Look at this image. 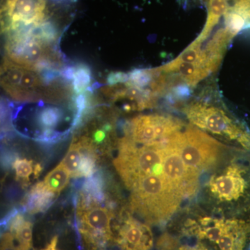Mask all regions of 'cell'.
<instances>
[{"label":"cell","instance_id":"obj_18","mask_svg":"<svg viewBox=\"0 0 250 250\" xmlns=\"http://www.w3.org/2000/svg\"><path fill=\"white\" fill-rule=\"evenodd\" d=\"M1 250H25L12 233H6L1 236Z\"/></svg>","mask_w":250,"mask_h":250},{"label":"cell","instance_id":"obj_11","mask_svg":"<svg viewBox=\"0 0 250 250\" xmlns=\"http://www.w3.org/2000/svg\"><path fill=\"white\" fill-rule=\"evenodd\" d=\"M54 195L55 193L48 190L44 182L36 184L26 197L24 210L31 214L45 211L53 203Z\"/></svg>","mask_w":250,"mask_h":250},{"label":"cell","instance_id":"obj_8","mask_svg":"<svg viewBox=\"0 0 250 250\" xmlns=\"http://www.w3.org/2000/svg\"><path fill=\"white\" fill-rule=\"evenodd\" d=\"M250 237V217L225 219L221 235L215 242L220 250H244Z\"/></svg>","mask_w":250,"mask_h":250},{"label":"cell","instance_id":"obj_16","mask_svg":"<svg viewBox=\"0 0 250 250\" xmlns=\"http://www.w3.org/2000/svg\"><path fill=\"white\" fill-rule=\"evenodd\" d=\"M32 223L25 221L13 234L17 238L25 250H29L32 244Z\"/></svg>","mask_w":250,"mask_h":250},{"label":"cell","instance_id":"obj_4","mask_svg":"<svg viewBox=\"0 0 250 250\" xmlns=\"http://www.w3.org/2000/svg\"><path fill=\"white\" fill-rule=\"evenodd\" d=\"M1 15L6 39L31 34L50 22L47 0H1Z\"/></svg>","mask_w":250,"mask_h":250},{"label":"cell","instance_id":"obj_9","mask_svg":"<svg viewBox=\"0 0 250 250\" xmlns=\"http://www.w3.org/2000/svg\"><path fill=\"white\" fill-rule=\"evenodd\" d=\"M118 242L123 250H149L154 245V238L147 225L128 218L120 229Z\"/></svg>","mask_w":250,"mask_h":250},{"label":"cell","instance_id":"obj_19","mask_svg":"<svg viewBox=\"0 0 250 250\" xmlns=\"http://www.w3.org/2000/svg\"><path fill=\"white\" fill-rule=\"evenodd\" d=\"M234 4L231 9L242 15L247 21L250 19V0H233Z\"/></svg>","mask_w":250,"mask_h":250},{"label":"cell","instance_id":"obj_1","mask_svg":"<svg viewBox=\"0 0 250 250\" xmlns=\"http://www.w3.org/2000/svg\"><path fill=\"white\" fill-rule=\"evenodd\" d=\"M131 190V209L146 223H165L184 200L165 173L143 177Z\"/></svg>","mask_w":250,"mask_h":250},{"label":"cell","instance_id":"obj_6","mask_svg":"<svg viewBox=\"0 0 250 250\" xmlns=\"http://www.w3.org/2000/svg\"><path fill=\"white\" fill-rule=\"evenodd\" d=\"M184 124L177 118L151 114L133 118L126 128V137L141 146H155L182 131Z\"/></svg>","mask_w":250,"mask_h":250},{"label":"cell","instance_id":"obj_13","mask_svg":"<svg viewBox=\"0 0 250 250\" xmlns=\"http://www.w3.org/2000/svg\"><path fill=\"white\" fill-rule=\"evenodd\" d=\"M70 176L67 169L61 164L46 176L44 183L50 191L59 193L68 184Z\"/></svg>","mask_w":250,"mask_h":250},{"label":"cell","instance_id":"obj_14","mask_svg":"<svg viewBox=\"0 0 250 250\" xmlns=\"http://www.w3.org/2000/svg\"><path fill=\"white\" fill-rule=\"evenodd\" d=\"M82 156V149H81L80 143L78 141H75L72 143L66 155L61 163L67 169L72 177L77 178Z\"/></svg>","mask_w":250,"mask_h":250},{"label":"cell","instance_id":"obj_3","mask_svg":"<svg viewBox=\"0 0 250 250\" xmlns=\"http://www.w3.org/2000/svg\"><path fill=\"white\" fill-rule=\"evenodd\" d=\"M188 120L202 131L233 141L250 151V133L221 108L202 102H193L184 108Z\"/></svg>","mask_w":250,"mask_h":250},{"label":"cell","instance_id":"obj_15","mask_svg":"<svg viewBox=\"0 0 250 250\" xmlns=\"http://www.w3.org/2000/svg\"><path fill=\"white\" fill-rule=\"evenodd\" d=\"M91 82L89 69L80 65L72 67V83L77 95H82L88 88Z\"/></svg>","mask_w":250,"mask_h":250},{"label":"cell","instance_id":"obj_5","mask_svg":"<svg viewBox=\"0 0 250 250\" xmlns=\"http://www.w3.org/2000/svg\"><path fill=\"white\" fill-rule=\"evenodd\" d=\"M210 193L220 202H250V159L232 162L208 183Z\"/></svg>","mask_w":250,"mask_h":250},{"label":"cell","instance_id":"obj_7","mask_svg":"<svg viewBox=\"0 0 250 250\" xmlns=\"http://www.w3.org/2000/svg\"><path fill=\"white\" fill-rule=\"evenodd\" d=\"M80 231L85 241L94 250L103 248L112 238L111 229L113 214L106 208L99 205L79 207Z\"/></svg>","mask_w":250,"mask_h":250},{"label":"cell","instance_id":"obj_10","mask_svg":"<svg viewBox=\"0 0 250 250\" xmlns=\"http://www.w3.org/2000/svg\"><path fill=\"white\" fill-rule=\"evenodd\" d=\"M160 69L164 73L177 75L186 85L190 87L195 86L211 74L205 67L197 64L181 62L177 59L160 67Z\"/></svg>","mask_w":250,"mask_h":250},{"label":"cell","instance_id":"obj_21","mask_svg":"<svg viewBox=\"0 0 250 250\" xmlns=\"http://www.w3.org/2000/svg\"><path fill=\"white\" fill-rule=\"evenodd\" d=\"M58 243V237L54 236L50 243L47 245L45 249L42 250H57V246Z\"/></svg>","mask_w":250,"mask_h":250},{"label":"cell","instance_id":"obj_2","mask_svg":"<svg viewBox=\"0 0 250 250\" xmlns=\"http://www.w3.org/2000/svg\"><path fill=\"white\" fill-rule=\"evenodd\" d=\"M174 145L186 165L199 172L218 165L225 147L214 138L192 125L171 136Z\"/></svg>","mask_w":250,"mask_h":250},{"label":"cell","instance_id":"obj_12","mask_svg":"<svg viewBox=\"0 0 250 250\" xmlns=\"http://www.w3.org/2000/svg\"><path fill=\"white\" fill-rule=\"evenodd\" d=\"M229 0H208V16L207 22L201 34L197 38L195 42L201 44L208 39L213 27L218 24L220 18L225 16L228 11Z\"/></svg>","mask_w":250,"mask_h":250},{"label":"cell","instance_id":"obj_17","mask_svg":"<svg viewBox=\"0 0 250 250\" xmlns=\"http://www.w3.org/2000/svg\"><path fill=\"white\" fill-rule=\"evenodd\" d=\"M13 167L16 171L18 178L29 179L34 171L33 162L26 159H17L13 163Z\"/></svg>","mask_w":250,"mask_h":250},{"label":"cell","instance_id":"obj_20","mask_svg":"<svg viewBox=\"0 0 250 250\" xmlns=\"http://www.w3.org/2000/svg\"><path fill=\"white\" fill-rule=\"evenodd\" d=\"M177 246V241L167 233L161 236L156 243L158 250H174Z\"/></svg>","mask_w":250,"mask_h":250}]
</instances>
